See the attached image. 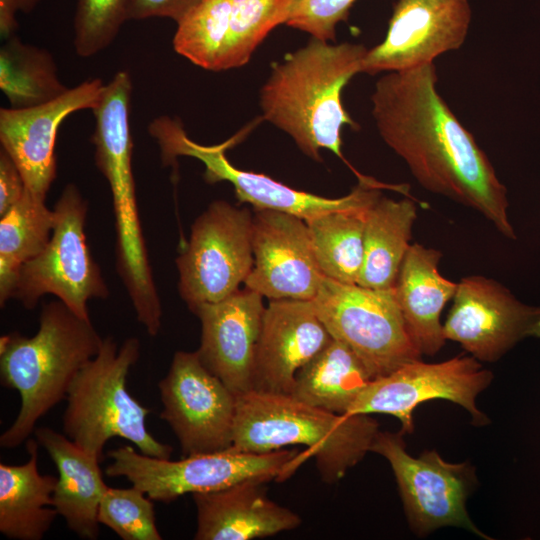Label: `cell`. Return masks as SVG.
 <instances>
[{
    "mask_svg": "<svg viewBox=\"0 0 540 540\" xmlns=\"http://www.w3.org/2000/svg\"><path fill=\"white\" fill-rule=\"evenodd\" d=\"M493 379L472 356H456L438 363L420 359L408 362L391 373L372 379L347 415L383 413L401 422V433L414 431L413 411L426 401L443 399L465 408L474 425L489 420L476 406V397Z\"/></svg>",
    "mask_w": 540,
    "mask_h": 540,
    "instance_id": "cell-14",
    "label": "cell"
},
{
    "mask_svg": "<svg viewBox=\"0 0 540 540\" xmlns=\"http://www.w3.org/2000/svg\"><path fill=\"white\" fill-rule=\"evenodd\" d=\"M266 306L245 287L192 310L201 322L197 353L203 365L237 397L253 390L257 347Z\"/></svg>",
    "mask_w": 540,
    "mask_h": 540,
    "instance_id": "cell-20",
    "label": "cell"
},
{
    "mask_svg": "<svg viewBox=\"0 0 540 540\" xmlns=\"http://www.w3.org/2000/svg\"><path fill=\"white\" fill-rule=\"evenodd\" d=\"M34 434L58 471L53 493V506L58 515L78 537L97 539L100 524L98 509L108 488L102 478L101 460L85 452L65 434L51 428H37Z\"/></svg>",
    "mask_w": 540,
    "mask_h": 540,
    "instance_id": "cell-24",
    "label": "cell"
},
{
    "mask_svg": "<svg viewBox=\"0 0 540 540\" xmlns=\"http://www.w3.org/2000/svg\"><path fill=\"white\" fill-rule=\"evenodd\" d=\"M294 0H204L181 22L173 48L210 71L245 65L271 30L286 24Z\"/></svg>",
    "mask_w": 540,
    "mask_h": 540,
    "instance_id": "cell-13",
    "label": "cell"
},
{
    "mask_svg": "<svg viewBox=\"0 0 540 540\" xmlns=\"http://www.w3.org/2000/svg\"><path fill=\"white\" fill-rule=\"evenodd\" d=\"M38 441H26L29 459L0 463V532L14 540H40L58 515L53 506L57 477L38 470Z\"/></svg>",
    "mask_w": 540,
    "mask_h": 540,
    "instance_id": "cell-25",
    "label": "cell"
},
{
    "mask_svg": "<svg viewBox=\"0 0 540 540\" xmlns=\"http://www.w3.org/2000/svg\"><path fill=\"white\" fill-rule=\"evenodd\" d=\"M371 205L331 211L305 220L314 257L325 277L357 284L363 264L366 214Z\"/></svg>",
    "mask_w": 540,
    "mask_h": 540,
    "instance_id": "cell-29",
    "label": "cell"
},
{
    "mask_svg": "<svg viewBox=\"0 0 540 540\" xmlns=\"http://www.w3.org/2000/svg\"><path fill=\"white\" fill-rule=\"evenodd\" d=\"M139 356L137 338H127L118 347L108 336L68 388L64 434L101 461L105 444L113 437L132 442L145 455L171 457L173 448L155 439L146 427L150 410L127 390L128 373Z\"/></svg>",
    "mask_w": 540,
    "mask_h": 540,
    "instance_id": "cell-6",
    "label": "cell"
},
{
    "mask_svg": "<svg viewBox=\"0 0 540 540\" xmlns=\"http://www.w3.org/2000/svg\"><path fill=\"white\" fill-rule=\"evenodd\" d=\"M102 342L91 320L59 299L42 306L33 336L12 332L0 337L1 385L16 390L21 400L17 417L0 436L2 448L14 449L27 441L37 421L66 399L74 377Z\"/></svg>",
    "mask_w": 540,
    "mask_h": 540,
    "instance_id": "cell-3",
    "label": "cell"
},
{
    "mask_svg": "<svg viewBox=\"0 0 540 540\" xmlns=\"http://www.w3.org/2000/svg\"><path fill=\"white\" fill-rule=\"evenodd\" d=\"M312 302L332 338L347 345L373 379L420 359L394 287L374 289L324 276Z\"/></svg>",
    "mask_w": 540,
    "mask_h": 540,
    "instance_id": "cell-10",
    "label": "cell"
},
{
    "mask_svg": "<svg viewBox=\"0 0 540 540\" xmlns=\"http://www.w3.org/2000/svg\"><path fill=\"white\" fill-rule=\"evenodd\" d=\"M378 432L369 414H336L290 394L252 390L237 397L232 448L268 453L303 445L322 480L334 483L371 451Z\"/></svg>",
    "mask_w": 540,
    "mask_h": 540,
    "instance_id": "cell-5",
    "label": "cell"
},
{
    "mask_svg": "<svg viewBox=\"0 0 540 540\" xmlns=\"http://www.w3.org/2000/svg\"><path fill=\"white\" fill-rule=\"evenodd\" d=\"M108 456L112 459L105 470L109 477H125L153 501L163 503L186 493L220 490L246 480L285 479L306 459L305 452L299 454L297 449L250 453L230 447L172 461L138 453L128 445Z\"/></svg>",
    "mask_w": 540,
    "mask_h": 540,
    "instance_id": "cell-7",
    "label": "cell"
},
{
    "mask_svg": "<svg viewBox=\"0 0 540 540\" xmlns=\"http://www.w3.org/2000/svg\"><path fill=\"white\" fill-rule=\"evenodd\" d=\"M469 0H398L384 40L367 50L361 73L394 72L433 63L466 40Z\"/></svg>",
    "mask_w": 540,
    "mask_h": 540,
    "instance_id": "cell-17",
    "label": "cell"
},
{
    "mask_svg": "<svg viewBox=\"0 0 540 540\" xmlns=\"http://www.w3.org/2000/svg\"><path fill=\"white\" fill-rule=\"evenodd\" d=\"M105 84L99 78L69 88L60 97L35 107L0 109V143L19 168L26 189L39 199L56 178L55 142L62 122L72 113L94 109Z\"/></svg>",
    "mask_w": 540,
    "mask_h": 540,
    "instance_id": "cell-19",
    "label": "cell"
},
{
    "mask_svg": "<svg viewBox=\"0 0 540 540\" xmlns=\"http://www.w3.org/2000/svg\"><path fill=\"white\" fill-rule=\"evenodd\" d=\"M132 80L118 71L92 109L95 163L107 180L115 217L116 271L129 295L137 320L150 336L161 328L162 306L154 282L136 199L132 167L133 139L129 123Z\"/></svg>",
    "mask_w": 540,
    "mask_h": 540,
    "instance_id": "cell-4",
    "label": "cell"
},
{
    "mask_svg": "<svg viewBox=\"0 0 540 540\" xmlns=\"http://www.w3.org/2000/svg\"><path fill=\"white\" fill-rule=\"evenodd\" d=\"M443 334L478 361L495 362L519 341L540 338V306L524 304L494 279L466 276L457 282Z\"/></svg>",
    "mask_w": 540,
    "mask_h": 540,
    "instance_id": "cell-16",
    "label": "cell"
},
{
    "mask_svg": "<svg viewBox=\"0 0 540 540\" xmlns=\"http://www.w3.org/2000/svg\"><path fill=\"white\" fill-rule=\"evenodd\" d=\"M163 419L184 456L232 447L237 396L201 362L197 351H177L158 383Z\"/></svg>",
    "mask_w": 540,
    "mask_h": 540,
    "instance_id": "cell-15",
    "label": "cell"
},
{
    "mask_svg": "<svg viewBox=\"0 0 540 540\" xmlns=\"http://www.w3.org/2000/svg\"><path fill=\"white\" fill-rule=\"evenodd\" d=\"M371 452L389 462L408 523L417 536L453 526L491 539L474 525L467 513V498L477 485L471 464L446 462L435 450L413 457L406 450L401 432L379 431Z\"/></svg>",
    "mask_w": 540,
    "mask_h": 540,
    "instance_id": "cell-12",
    "label": "cell"
},
{
    "mask_svg": "<svg viewBox=\"0 0 540 540\" xmlns=\"http://www.w3.org/2000/svg\"><path fill=\"white\" fill-rule=\"evenodd\" d=\"M204 0H130L127 20L167 17L177 24Z\"/></svg>",
    "mask_w": 540,
    "mask_h": 540,
    "instance_id": "cell-34",
    "label": "cell"
},
{
    "mask_svg": "<svg viewBox=\"0 0 540 540\" xmlns=\"http://www.w3.org/2000/svg\"><path fill=\"white\" fill-rule=\"evenodd\" d=\"M416 218L417 206L409 197L395 200L381 194L369 207L358 285L374 289L394 287L411 246Z\"/></svg>",
    "mask_w": 540,
    "mask_h": 540,
    "instance_id": "cell-26",
    "label": "cell"
},
{
    "mask_svg": "<svg viewBox=\"0 0 540 540\" xmlns=\"http://www.w3.org/2000/svg\"><path fill=\"white\" fill-rule=\"evenodd\" d=\"M259 480L192 494L197 512L196 540H250L297 528L301 518L266 495Z\"/></svg>",
    "mask_w": 540,
    "mask_h": 540,
    "instance_id": "cell-22",
    "label": "cell"
},
{
    "mask_svg": "<svg viewBox=\"0 0 540 540\" xmlns=\"http://www.w3.org/2000/svg\"><path fill=\"white\" fill-rule=\"evenodd\" d=\"M372 379L357 355L332 338L298 371L290 395L314 407L347 415Z\"/></svg>",
    "mask_w": 540,
    "mask_h": 540,
    "instance_id": "cell-27",
    "label": "cell"
},
{
    "mask_svg": "<svg viewBox=\"0 0 540 540\" xmlns=\"http://www.w3.org/2000/svg\"><path fill=\"white\" fill-rule=\"evenodd\" d=\"M130 0H78L74 16V48L90 57L107 48L127 21Z\"/></svg>",
    "mask_w": 540,
    "mask_h": 540,
    "instance_id": "cell-32",
    "label": "cell"
},
{
    "mask_svg": "<svg viewBox=\"0 0 540 540\" xmlns=\"http://www.w3.org/2000/svg\"><path fill=\"white\" fill-rule=\"evenodd\" d=\"M148 131L160 147L164 165L176 163L178 156L196 158L205 166L207 183L229 182L239 202L251 204L255 210L281 211L308 220L331 211L369 206L381 195V188L387 186L363 176L345 196H319L287 186L265 174L235 167L225 153L241 138L243 131L221 144L202 145L188 137L179 120L169 116L154 119Z\"/></svg>",
    "mask_w": 540,
    "mask_h": 540,
    "instance_id": "cell-8",
    "label": "cell"
},
{
    "mask_svg": "<svg viewBox=\"0 0 540 540\" xmlns=\"http://www.w3.org/2000/svg\"><path fill=\"white\" fill-rule=\"evenodd\" d=\"M254 263L245 287L270 300H312L324 275L306 221L296 215L255 210L252 220Z\"/></svg>",
    "mask_w": 540,
    "mask_h": 540,
    "instance_id": "cell-18",
    "label": "cell"
},
{
    "mask_svg": "<svg viewBox=\"0 0 540 540\" xmlns=\"http://www.w3.org/2000/svg\"><path fill=\"white\" fill-rule=\"evenodd\" d=\"M40 0H0V35L6 40L13 35L18 28L16 14L18 12L29 13Z\"/></svg>",
    "mask_w": 540,
    "mask_h": 540,
    "instance_id": "cell-36",
    "label": "cell"
},
{
    "mask_svg": "<svg viewBox=\"0 0 540 540\" xmlns=\"http://www.w3.org/2000/svg\"><path fill=\"white\" fill-rule=\"evenodd\" d=\"M367 48L312 38L273 65L260 90L263 118L287 133L309 158L326 149L344 160L341 133L358 125L346 111L342 92L361 73Z\"/></svg>",
    "mask_w": 540,
    "mask_h": 540,
    "instance_id": "cell-2",
    "label": "cell"
},
{
    "mask_svg": "<svg viewBox=\"0 0 540 540\" xmlns=\"http://www.w3.org/2000/svg\"><path fill=\"white\" fill-rule=\"evenodd\" d=\"M356 0H294L286 25L322 41H334L336 26Z\"/></svg>",
    "mask_w": 540,
    "mask_h": 540,
    "instance_id": "cell-33",
    "label": "cell"
},
{
    "mask_svg": "<svg viewBox=\"0 0 540 540\" xmlns=\"http://www.w3.org/2000/svg\"><path fill=\"white\" fill-rule=\"evenodd\" d=\"M55 214L45 203L25 190L22 198L0 216V305L12 294L21 267L47 245Z\"/></svg>",
    "mask_w": 540,
    "mask_h": 540,
    "instance_id": "cell-28",
    "label": "cell"
},
{
    "mask_svg": "<svg viewBox=\"0 0 540 540\" xmlns=\"http://www.w3.org/2000/svg\"><path fill=\"white\" fill-rule=\"evenodd\" d=\"M55 225L46 247L20 269L12 299L28 310L47 294L56 296L76 315L90 320V299L110 295L86 240L87 201L67 184L54 206Z\"/></svg>",
    "mask_w": 540,
    "mask_h": 540,
    "instance_id": "cell-9",
    "label": "cell"
},
{
    "mask_svg": "<svg viewBox=\"0 0 540 540\" xmlns=\"http://www.w3.org/2000/svg\"><path fill=\"white\" fill-rule=\"evenodd\" d=\"M23 176L10 155L0 150V216L13 207L24 195Z\"/></svg>",
    "mask_w": 540,
    "mask_h": 540,
    "instance_id": "cell-35",
    "label": "cell"
},
{
    "mask_svg": "<svg viewBox=\"0 0 540 540\" xmlns=\"http://www.w3.org/2000/svg\"><path fill=\"white\" fill-rule=\"evenodd\" d=\"M441 257L437 249L411 244L394 285L407 332L421 355L433 356L444 346L441 313L457 289V282L440 273Z\"/></svg>",
    "mask_w": 540,
    "mask_h": 540,
    "instance_id": "cell-23",
    "label": "cell"
},
{
    "mask_svg": "<svg viewBox=\"0 0 540 540\" xmlns=\"http://www.w3.org/2000/svg\"><path fill=\"white\" fill-rule=\"evenodd\" d=\"M98 521L123 540H161L153 500L135 486L108 487L103 495Z\"/></svg>",
    "mask_w": 540,
    "mask_h": 540,
    "instance_id": "cell-31",
    "label": "cell"
},
{
    "mask_svg": "<svg viewBox=\"0 0 540 540\" xmlns=\"http://www.w3.org/2000/svg\"><path fill=\"white\" fill-rule=\"evenodd\" d=\"M331 340L312 300H270L263 315L253 390L291 394L298 371Z\"/></svg>",
    "mask_w": 540,
    "mask_h": 540,
    "instance_id": "cell-21",
    "label": "cell"
},
{
    "mask_svg": "<svg viewBox=\"0 0 540 540\" xmlns=\"http://www.w3.org/2000/svg\"><path fill=\"white\" fill-rule=\"evenodd\" d=\"M252 220L247 207L224 200L196 218L176 258L179 295L190 311L225 299L245 283L254 263Z\"/></svg>",
    "mask_w": 540,
    "mask_h": 540,
    "instance_id": "cell-11",
    "label": "cell"
},
{
    "mask_svg": "<svg viewBox=\"0 0 540 540\" xmlns=\"http://www.w3.org/2000/svg\"><path fill=\"white\" fill-rule=\"evenodd\" d=\"M371 104L382 140L424 189L475 210L516 239L507 189L438 92L434 63L387 72L376 81Z\"/></svg>",
    "mask_w": 540,
    "mask_h": 540,
    "instance_id": "cell-1",
    "label": "cell"
},
{
    "mask_svg": "<svg viewBox=\"0 0 540 540\" xmlns=\"http://www.w3.org/2000/svg\"><path fill=\"white\" fill-rule=\"evenodd\" d=\"M0 89L14 109L35 107L63 95L53 55L15 34L0 49Z\"/></svg>",
    "mask_w": 540,
    "mask_h": 540,
    "instance_id": "cell-30",
    "label": "cell"
}]
</instances>
